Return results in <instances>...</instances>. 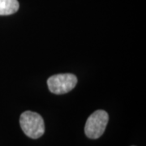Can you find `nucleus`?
<instances>
[{
    "instance_id": "nucleus-1",
    "label": "nucleus",
    "mask_w": 146,
    "mask_h": 146,
    "mask_svg": "<svg viewBox=\"0 0 146 146\" xmlns=\"http://www.w3.org/2000/svg\"><path fill=\"white\" fill-rule=\"evenodd\" d=\"M20 124L24 133L32 139H38L45 132V123L39 114L33 111H25L20 118Z\"/></svg>"
},
{
    "instance_id": "nucleus-2",
    "label": "nucleus",
    "mask_w": 146,
    "mask_h": 146,
    "mask_svg": "<svg viewBox=\"0 0 146 146\" xmlns=\"http://www.w3.org/2000/svg\"><path fill=\"white\" fill-rule=\"evenodd\" d=\"M108 120L109 115L105 110H96L86 121L84 127L85 135L90 139L99 138L104 133Z\"/></svg>"
},
{
    "instance_id": "nucleus-4",
    "label": "nucleus",
    "mask_w": 146,
    "mask_h": 146,
    "mask_svg": "<svg viewBox=\"0 0 146 146\" xmlns=\"http://www.w3.org/2000/svg\"><path fill=\"white\" fill-rule=\"evenodd\" d=\"M17 0H0V16H9L19 9Z\"/></svg>"
},
{
    "instance_id": "nucleus-3",
    "label": "nucleus",
    "mask_w": 146,
    "mask_h": 146,
    "mask_svg": "<svg viewBox=\"0 0 146 146\" xmlns=\"http://www.w3.org/2000/svg\"><path fill=\"white\" fill-rule=\"evenodd\" d=\"M77 84V77L70 73L57 74L47 80L50 91L54 94H64L72 91Z\"/></svg>"
}]
</instances>
